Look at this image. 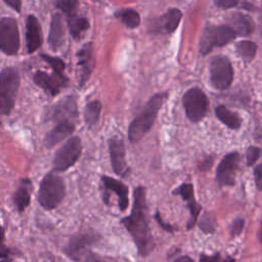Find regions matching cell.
I'll return each instance as SVG.
<instances>
[{
    "label": "cell",
    "instance_id": "1",
    "mask_svg": "<svg viewBox=\"0 0 262 262\" xmlns=\"http://www.w3.org/2000/svg\"><path fill=\"white\" fill-rule=\"evenodd\" d=\"M121 223L132 236L139 256H147L152 251L155 244L147 217L146 190L143 186L134 189L131 213L124 217Z\"/></svg>",
    "mask_w": 262,
    "mask_h": 262
},
{
    "label": "cell",
    "instance_id": "2",
    "mask_svg": "<svg viewBox=\"0 0 262 262\" xmlns=\"http://www.w3.org/2000/svg\"><path fill=\"white\" fill-rule=\"evenodd\" d=\"M166 96V93H157L152 95L138 116L132 120L128 127V138L131 143H136L141 140L150 130Z\"/></svg>",
    "mask_w": 262,
    "mask_h": 262
},
{
    "label": "cell",
    "instance_id": "3",
    "mask_svg": "<svg viewBox=\"0 0 262 262\" xmlns=\"http://www.w3.org/2000/svg\"><path fill=\"white\" fill-rule=\"evenodd\" d=\"M66 194V184L63 178L50 172L41 180L38 201L45 210H53L59 206Z\"/></svg>",
    "mask_w": 262,
    "mask_h": 262
},
{
    "label": "cell",
    "instance_id": "4",
    "mask_svg": "<svg viewBox=\"0 0 262 262\" xmlns=\"http://www.w3.org/2000/svg\"><path fill=\"white\" fill-rule=\"evenodd\" d=\"M19 74L15 68L7 67L0 72V112L9 115L14 107L19 88Z\"/></svg>",
    "mask_w": 262,
    "mask_h": 262
},
{
    "label": "cell",
    "instance_id": "5",
    "mask_svg": "<svg viewBox=\"0 0 262 262\" xmlns=\"http://www.w3.org/2000/svg\"><path fill=\"white\" fill-rule=\"evenodd\" d=\"M236 34L229 26H212L207 27L200 40V52L208 54L214 47L223 46L235 38Z\"/></svg>",
    "mask_w": 262,
    "mask_h": 262
},
{
    "label": "cell",
    "instance_id": "6",
    "mask_svg": "<svg viewBox=\"0 0 262 262\" xmlns=\"http://www.w3.org/2000/svg\"><path fill=\"white\" fill-rule=\"evenodd\" d=\"M82 152V142L80 137L73 136L59 147L53 159V171L64 172L73 167L79 160Z\"/></svg>",
    "mask_w": 262,
    "mask_h": 262
},
{
    "label": "cell",
    "instance_id": "7",
    "mask_svg": "<svg viewBox=\"0 0 262 262\" xmlns=\"http://www.w3.org/2000/svg\"><path fill=\"white\" fill-rule=\"evenodd\" d=\"M183 106L187 118L191 122H200L206 115L208 110V98L200 88H190L182 98Z\"/></svg>",
    "mask_w": 262,
    "mask_h": 262
},
{
    "label": "cell",
    "instance_id": "8",
    "mask_svg": "<svg viewBox=\"0 0 262 262\" xmlns=\"http://www.w3.org/2000/svg\"><path fill=\"white\" fill-rule=\"evenodd\" d=\"M20 45L17 23L12 17L0 18V50L6 55H15Z\"/></svg>",
    "mask_w": 262,
    "mask_h": 262
},
{
    "label": "cell",
    "instance_id": "9",
    "mask_svg": "<svg viewBox=\"0 0 262 262\" xmlns=\"http://www.w3.org/2000/svg\"><path fill=\"white\" fill-rule=\"evenodd\" d=\"M210 77L212 85L219 90L229 87L233 78V70L230 60L223 55H217L210 62Z\"/></svg>",
    "mask_w": 262,
    "mask_h": 262
},
{
    "label": "cell",
    "instance_id": "10",
    "mask_svg": "<svg viewBox=\"0 0 262 262\" xmlns=\"http://www.w3.org/2000/svg\"><path fill=\"white\" fill-rule=\"evenodd\" d=\"M78 103L77 98L74 95L67 96L63 99L52 105L47 114L46 119L55 123L72 122L74 123L78 118Z\"/></svg>",
    "mask_w": 262,
    "mask_h": 262
},
{
    "label": "cell",
    "instance_id": "11",
    "mask_svg": "<svg viewBox=\"0 0 262 262\" xmlns=\"http://www.w3.org/2000/svg\"><path fill=\"white\" fill-rule=\"evenodd\" d=\"M108 152L114 172L121 177L128 176L130 169L127 165L126 148L122 137L114 136L108 139Z\"/></svg>",
    "mask_w": 262,
    "mask_h": 262
},
{
    "label": "cell",
    "instance_id": "12",
    "mask_svg": "<svg viewBox=\"0 0 262 262\" xmlns=\"http://www.w3.org/2000/svg\"><path fill=\"white\" fill-rule=\"evenodd\" d=\"M34 82L37 86L42 88L51 96L57 95L60 90L68 86L69 79L63 73L52 72L51 74L44 71H37L33 76Z\"/></svg>",
    "mask_w": 262,
    "mask_h": 262
},
{
    "label": "cell",
    "instance_id": "13",
    "mask_svg": "<svg viewBox=\"0 0 262 262\" xmlns=\"http://www.w3.org/2000/svg\"><path fill=\"white\" fill-rule=\"evenodd\" d=\"M239 163V155L237 152L227 154L219 163L216 171L217 181L220 186L232 185L234 183L235 172Z\"/></svg>",
    "mask_w": 262,
    "mask_h": 262
},
{
    "label": "cell",
    "instance_id": "14",
    "mask_svg": "<svg viewBox=\"0 0 262 262\" xmlns=\"http://www.w3.org/2000/svg\"><path fill=\"white\" fill-rule=\"evenodd\" d=\"M78 66H79V85L84 86L89 80L93 69L95 67V59L93 55V44L88 42L84 44L77 53Z\"/></svg>",
    "mask_w": 262,
    "mask_h": 262
},
{
    "label": "cell",
    "instance_id": "15",
    "mask_svg": "<svg viewBox=\"0 0 262 262\" xmlns=\"http://www.w3.org/2000/svg\"><path fill=\"white\" fill-rule=\"evenodd\" d=\"M95 242V236L89 233H79L72 236L63 249L66 255L73 260H81L88 248Z\"/></svg>",
    "mask_w": 262,
    "mask_h": 262
},
{
    "label": "cell",
    "instance_id": "16",
    "mask_svg": "<svg viewBox=\"0 0 262 262\" xmlns=\"http://www.w3.org/2000/svg\"><path fill=\"white\" fill-rule=\"evenodd\" d=\"M101 182L103 184V199H105L110 193H115L118 198V206L121 211H125L129 205L128 198V186L122 181L117 180L113 177L103 175L101 176Z\"/></svg>",
    "mask_w": 262,
    "mask_h": 262
},
{
    "label": "cell",
    "instance_id": "17",
    "mask_svg": "<svg viewBox=\"0 0 262 262\" xmlns=\"http://www.w3.org/2000/svg\"><path fill=\"white\" fill-rule=\"evenodd\" d=\"M26 41H27V49L29 53H33L37 49H39L43 42L41 25L38 18L33 14H30L27 17Z\"/></svg>",
    "mask_w": 262,
    "mask_h": 262
},
{
    "label": "cell",
    "instance_id": "18",
    "mask_svg": "<svg viewBox=\"0 0 262 262\" xmlns=\"http://www.w3.org/2000/svg\"><path fill=\"white\" fill-rule=\"evenodd\" d=\"M63 42H64V27L62 24V17L59 12H55L51 16L49 34H48V44L53 51H56L62 46Z\"/></svg>",
    "mask_w": 262,
    "mask_h": 262
},
{
    "label": "cell",
    "instance_id": "19",
    "mask_svg": "<svg viewBox=\"0 0 262 262\" xmlns=\"http://www.w3.org/2000/svg\"><path fill=\"white\" fill-rule=\"evenodd\" d=\"M75 130V123L60 122L56 123V126L52 128L44 138V142L47 147H52L68 136H70Z\"/></svg>",
    "mask_w": 262,
    "mask_h": 262
},
{
    "label": "cell",
    "instance_id": "20",
    "mask_svg": "<svg viewBox=\"0 0 262 262\" xmlns=\"http://www.w3.org/2000/svg\"><path fill=\"white\" fill-rule=\"evenodd\" d=\"M33 190V185L30 179L24 178L19 181V184L16 188V190L13 193V204L16 208V210L21 213L26 210L27 207H29L31 203V194Z\"/></svg>",
    "mask_w": 262,
    "mask_h": 262
},
{
    "label": "cell",
    "instance_id": "21",
    "mask_svg": "<svg viewBox=\"0 0 262 262\" xmlns=\"http://www.w3.org/2000/svg\"><path fill=\"white\" fill-rule=\"evenodd\" d=\"M229 27L233 29L236 35L247 36L250 35L254 30L253 19L242 12H234L229 16Z\"/></svg>",
    "mask_w": 262,
    "mask_h": 262
},
{
    "label": "cell",
    "instance_id": "22",
    "mask_svg": "<svg viewBox=\"0 0 262 262\" xmlns=\"http://www.w3.org/2000/svg\"><path fill=\"white\" fill-rule=\"evenodd\" d=\"M67 23L70 30V34L76 40L81 39L84 33L90 27L89 20L86 17L76 14V12L73 14L67 15Z\"/></svg>",
    "mask_w": 262,
    "mask_h": 262
},
{
    "label": "cell",
    "instance_id": "23",
    "mask_svg": "<svg viewBox=\"0 0 262 262\" xmlns=\"http://www.w3.org/2000/svg\"><path fill=\"white\" fill-rule=\"evenodd\" d=\"M217 118L225 124L228 128L232 130H237L239 129L242 125V118L237 113L231 112L228 108H226L224 105H219L215 110Z\"/></svg>",
    "mask_w": 262,
    "mask_h": 262
},
{
    "label": "cell",
    "instance_id": "24",
    "mask_svg": "<svg viewBox=\"0 0 262 262\" xmlns=\"http://www.w3.org/2000/svg\"><path fill=\"white\" fill-rule=\"evenodd\" d=\"M101 107H102L101 103L98 100H92L85 105L84 120L88 128H92L98 123L100 118Z\"/></svg>",
    "mask_w": 262,
    "mask_h": 262
},
{
    "label": "cell",
    "instance_id": "25",
    "mask_svg": "<svg viewBox=\"0 0 262 262\" xmlns=\"http://www.w3.org/2000/svg\"><path fill=\"white\" fill-rule=\"evenodd\" d=\"M181 17H182V12L179 9L177 8L169 9L161 18L163 24V30L168 34L173 33L177 29Z\"/></svg>",
    "mask_w": 262,
    "mask_h": 262
},
{
    "label": "cell",
    "instance_id": "26",
    "mask_svg": "<svg viewBox=\"0 0 262 262\" xmlns=\"http://www.w3.org/2000/svg\"><path fill=\"white\" fill-rule=\"evenodd\" d=\"M115 16L119 18L129 29H135L140 24V16L138 12L131 8H124V9L117 10L115 12Z\"/></svg>",
    "mask_w": 262,
    "mask_h": 262
},
{
    "label": "cell",
    "instance_id": "27",
    "mask_svg": "<svg viewBox=\"0 0 262 262\" xmlns=\"http://www.w3.org/2000/svg\"><path fill=\"white\" fill-rule=\"evenodd\" d=\"M236 50L245 62H250L256 55L257 44L252 41L244 40L237 43Z\"/></svg>",
    "mask_w": 262,
    "mask_h": 262
},
{
    "label": "cell",
    "instance_id": "28",
    "mask_svg": "<svg viewBox=\"0 0 262 262\" xmlns=\"http://www.w3.org/2000/svg\"><path fill=\"white\" fill-rule=\"evenodd\" d=\"M173 194H179L183 198L184 201L187 202V204H191L194 202L193 198V186L190 183H183L179 185L174 191Z\"/></svg>",
    "mask_w": 262,
    "mask_h": 262
},
{
    "label": "cell",
    "instance_id": "29",
    "mask_svg": "<svg viewBox=\"0 0 262 262\" xmlns=\"http://www.w3.org/2000/svg\"><path fill=\"white\" fill-rule=\"evenodd\" d=\"M78 0H55V7L67 15L76 12Z\"/></svg>",
    "mask_w": 262,
    "mask_h": 262
},
{
    "label": "cell",
    "instance_id": "30",
    "mask_svg": "<svg viewBox=\"0 0 262 262\" xmlns=\"http://www.w3.org/2000/svg\"><path fill=\"white\" fill-rule=\"evenodd\" d=\"M41 57H42L43 60H45L51 67L53 72L63 73L64 68H66V63L61 58L51 56V55H48V54H41Z\"/></svg>",
    "mask_w": 262,
    "mask_h": 262
},
{
    "label": "cell",
    "instance_id": "31",
    "mask_svg": "<svg viewBox=\"0 0 262 262\" xmlns=\"http://www.w3.org/2000/svg\"><path fill=\"white\" fill-rule=\"evenodd\" d=\"M199 226L206 233H211L215 230V222H214L212 216H210L209 214H205L201 218V220L199 222Z\"/></svg>",
    "mask_w": 262,
    "mask_h": 262
},
{
    "label": "cell",
    "instance_id": "32",
    "mask_svg": "<svg viewBox=\"0 0 262 262\" xmlns=\"http://www.w3.org/2000/svg\"><path fill=\"white\" fill-rule=\"evenodd\" d=\"M261 149L257 146H250L247 150V164L248 166H253L259 159Z\"/></svg>",
    "mask_w": 262,
    "mask_h": 262
},
{
    "label": "cell",
    "instance_id": "33",
    "mask_svg": "<svg viewBox=\"0 0 262 262\" xmlns=\"http://www.w3.org/2000/svg\"><path fill=\"white\" fill-rule=\"evenodd\" d=\"M244 224H245V221L242 218H237L232 222V224L230 225V235H231V237H234V236L238 235L242 232V230L244 228Z\"/></svg>",
    "mask_w": 262,
    "mask_h": 262
},
{
    "label": "cell",
    "instance_id": "34",
    "mask_svg": "<svg viewBox=\"0 0 262 262\" xmlns=\"http://www.w3.org/2000/svg\"><path fill=\"white\" fill-rule=\"evenodd\" d=\"M9 251L4 245V229L0 226V259H8Z\"/></svg>",
    "mask_w": 262,
    "mask_h": 262
},
{
    "label": "cell",
    "instance_id": "35",
    "mask_svg": "<svg viewBox=\"0 0 262 262\" xmlns=\"http://www.w3.org/2000/svg\"><path fill=\"white\" fill-rule=\"evenodd\" d=\"M237 1L238 0H215V3L218 7L227 9V8H231V7L235 6L237 4Z\"/></svg>",
    "mask_w": 262,
    "mask_h": 262
},
{
    "label": "cell",
    "instance_id": "36",
    "mask_svg": "<svg viewBox=\"0 0 262 262\" xmlns=\"http://www.w3.org/2000/svg\"><path fill=\"white\" fill-rule=\"evenodd\" d=\"M254 175H255L257 187L262 190V164H260V165L255 167Z\"/></svg>",
    "mask_w": 262,
    "mask_h": 262
},
{
    "label": "cell",
    "instance_id": "37",
    "mask_svg": "<svg viewBox=\"0 0 262 262\" xmlns=\"http://www.w3.org/2000/svg\"><path fill=\"white\" fill-rule=\"evenodd\" d=\"M9 7L14 9L16 12H20L21 10V0H3Z\"/></svg>",
    "mask_w": 262,
    "mask_h": 262
},
{
    "label": "cell",
    "instance_id": "38",
    "mask_svg": "<svg viewBox=\"0 0 262 262\" xmlns=\"http://www.w3.org/2000/svg\"><path fill=\"white\" fill-rule=\"evenodd\" d=\"M156 219L158 220V222H159V224L165 229V230H167V231H173V228H172V226H170L169 224H166V223H164L163 222V220H162V218H161V215L159 214V212H157V214H156Z\"/></svg>",
    "mask_w": 262,
    "mask_h": 262
},
{
    "label": "cell",
    "instance_id": "39",
    "mask_svg": "<svg viewBox=\"0 0 262 262\" xmlns=\"http://www.w3.org/2000/svg\"><path fill=\"white\" fill-rule=\"evenodd\" d=\"M219 260V255H216L215 257L211 256V257H208V256H202L201 257V261H217Z\"/></svg>",
    "mask_w": 262,
    "mask_h": 262
},
{
    "label": "cell",
    "instance_id": "40",
    "mask_svg": "<svg viewBox=\"0 0 262 262\" xmlns=\"http://www.w3.org/2000/svg\"><path fill=\"white\" fill-rule=\"evenodd\" d=\"M176 261H192V259H191V258H189V257L184 256V257H180V258L176 259Z\"/></svg>",
    "mask_w": 262,
    "mask_h": 262
},
{
    "label": "cell",
    "instance_id": "41",
    "mask_svg": "<svg viewBox=\"0 0 262 262\" xmlns=\"http://www.w3.org/2000/svg\"><path fill=\"white\" fill-rule=\"evenodd\" d=\"M259 237H260V241L262 242V223H261V227H260V231H259Z\"/></svg>",
    "mask_w": 262,
    "mask_h": 262
},
{
    "label": "cell",
    "instance_id": "42",
    "mask_svg": "<svg viewBox=\"0 0 262 262\" xmlns=\"http://www.w3.org/2000/svg\"><path fill=\"white\" fill-rule=\"evenodd\" d=\"M93 1H98V0H93Z\"/></svg>",
    "mask_w": 262,
    "mask_h": 262
},
{
    "label": "cell",
    "instance_id": "43",
    "mask_svg": "<svg viewBox=\"0 0 262 262\" xmlns=\"http://www.w3.org/2000/svg\"><path fill=\"white\" fill-rule=\"evenodd\" d=\"M0 113H1V112H0Z\"/></svg>",
    "mask_w": 262,
    "mask_h": 262
}]
</instances>
